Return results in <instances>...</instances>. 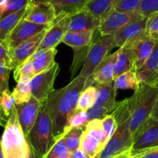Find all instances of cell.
Listing matches in <instances>:
<instances>
[{"label": "cell", "instance_id": "33", "mask_svg": "<svg viewBox=\"0 0 158 158\" xmlns=\"http://www.w3.org/2000/svg\"><path fill=\"white\" fill-rule=\"evenodd\" d=\"M13 71H14L13 77H14L15 81L16 82H18L21 79L26 78V77L32 78L35 75L33 64L28 59Z\"/></svg>", "mask_w": 158, "mask_h": 158}, {"label": "cell", "instance_id": "17", "mask_svg": "<svg viewBox=\"0 0 158 158\" xmlns=\"http://www.w3.org/2000/svg\"><path fill=\"white\" fill-rule=\"evenodd\" d=\"M135 57V68L136 70L143 65L153 51L156 40L149 36L146 31L138 37L132 40Z\"/></svg>", "mask_w": 158, "mask_h": 158}, {"label": "cell", "instance_id": "10", "mask_svg": "<svg viewBox=\"0 0 158 158\" xmlns=\"http://www.w3.org/2000/svg\"><path fill=\"white\" fill-rule=\"evenodd\" d=\"M144 17L137 10L133 12H120L112 10L101 21L98 32L101 36L113 34L127 24Z\"/></svg>", "mask_w": 158, "mask_h": 158}, {"label": "cell", "instance_id": "34", "mask_svg": "<svg viewBox=\"0 0 158 158\" xmlns=\"http://www.w3.org/2000/svg\"><path fill=\"white\" fill-rule=\"evenodd\" d=\"M31 1L32 0H6L2 16L24 10Z\"/></svg>", "mask_w": 158, "mask_h": 158}, {"label": "cell", "instance_id": "8", "mask_svg": "<svg viewBox=\"0 0 158 158\" xmlns=\"http://www.w3.org/2000/svg\"><path fill=\"white\" fill-rule=\"evenodd\" d=\"M51 25H40L22 18L13 31L10 33L4 43L9 51L16 48L23 42L33 37L40 33L48 30Z\"/></svg>", "mask_w": 158, "mask_h": 158}, {"label": "cell", "instance_id": "42", "mask_svg": "<svg viewBox=\"0 0 158 158\" xmlns=\"http://www.w3.org/2000/svg\"><path fill=\"white\" fill-rule=\"evenodd\" d=\"M130 158H158V147L140 150L130 155Z\"/></svg>", "mask_w": 158, "mask_h": 158}, {"label": "cell", "instance_id": "27", "mask_svg": "<svg viewBox=\"0 0 158 158\" xmlns=\"http://www.w3.org/2000/svg\"><path fill=\"white\" fill-rule=\"evenodd\" d=\"M116 2L117 0H92L85 9L102 21L113 10Z\"/></svg>", "mask_w": 158, "mask_h": 158}, {"label": "cell", "instance_id": "37", "mask_svg": "<svg viewBox=\"0 0 158 158\" xmlns=\"http://www.w3.org/2000/svg\"><path fill=\"white\" fill-rule=\"evenodd\" d=\"M142 0H117L113 10L120 12H133L139 9Z\"/></svg>", "mask_w": 158, "mask_h": 158}, {"label": "cell", "instance_id": "48", "mask_svg": "<svg viewBox=\"0 0 158 158\" xmlns=\"http://www.w3.org/2000/svg\"><path fill=\"white\" fill-rule=\"evenodd\" d=\"M6 5V0H0V19L2 16L3 14L4 9H5Z\"/></svg>", "mask_w": 158, "mask_h": 158}, {"label": "cell", "instance_id": "4", "mask_svg": "<svg viewBox=\"0 0 158 158\" xmlns=\"http://www.w3.org/2000/svg\"><path fill=\"white\" fill-rule=\"evenodd\" d=\"M29 144L35 153L43 158L54 143L53 126L46 100L41 102L37 117L28 137Z\"/></svg>", "mask_w": 158, "mask_h": 158}, {"label": "cell", "instance_id": "40", "mask_svg": "<svg viewBox=\"0 0 158 158\" xmlns=\"http://www.w3.org/2000/svg\"><path fill=\"white\" fill-rule=\"evenodd\" d=\"M89 121L92 119H102L106 115L110 114L109 111L100 105L95 104L86 112Z\"/></svg>", "mask_w": 158, "mask_h": 158}, {"label": "cell", "instance_id": "3", "mask_svg": "<svg viewBox=\"0 0 158 158\" xmlns=\"http://www.w3.org/2000/svg\"><path fill=\"white\" fill-rule=\"evenodd\" d=\"M157 95L158 88L139 83L137 89L128 98L130 112L129 130L133 138L150 117Z\"/></svg>", "mask_w": 158, "mask_h": 158}, {"label": "cell", "instance_id": "45", "mask_svg": "<svg viewBox=\"0 0 158 158\" xmlns=\"http://www.w3.org/2000/svg\"><path fill=\"white\" fill-rule=\"evenodd\" d=\"M150 118L158 120V95L155 101L154 106H153V110H152L151 115H150Z\"/></svg>", "mask_w": 158, "mask_h": 158}, {"label": "cell", "instance_id": "41", "mask_svg": "<svg viewBox=\"0 0 158 158\" xmlns=\"http://www.w3.org/2000/svg\"><path fill=\"white\" fill-rule=\"evenodd\" d=\"M89 122L86 112L81 111H76L75 113L71 118L69 123V127H85L86 124Z\"/></svg>", "mask_w": 158, "mask_h": 158}, {"label": "cell", "instance_id": "6", "mask_svg": "<svg viewBox=\"0 0 158 158\" xmlns=\"http://www.w3.org/2000/svg\"><path fill=\"white\" fill-rule=\"evenodd\" d=\"M115 48L116 47L113 34L101 36L98 39L94 40L79 74L86 78L92 76L98 64Z\"/></svg>", "mask_w": 158, "mask_h": 158}, {"label": "cell", "instance_id": "25", "mask_svg": "<svg viewBox=\"0 0 158 158\" xmlns=\"http://www.w3.org/2000/svg\"><path fill=\"white\" fill-rule=\"evenodd\" d=\"M26 9L16 13H11L1 17L0 19V41L4 42L10 33L13 31L18 23L25 14Z\"/></svg>", "mask_w": 158, "mask_h": 158}, {"label": "cell", "instance_id": "26", "mask_svg": "<svg viewBox=\"0 0 158 158\" xmlns=\"http://www.w3.org/2000/svg\"><path fill=\"white\" fill-rule=\"evenodd\" d=\"M16 109V103L10 89L0 93V127H5Z\"/></svg>", "mask_w": 158, "mask_h": 158}, {"label": "cell", "instance_id": "32", "mask_svg": "<svg viewBox=\"0 0 158 158\" xmlns=\"http://www.w3.org/2000/svg\"><path fill=\"white\" fill-rule=\"evenodd\" d=\"M70 152L65 146L62 137L57 139L43 158H68Z\"/></svg>", "mask_w": 158, "mask_h": 158}, {"label": "cell", "instance_id": "43", "mask_svg": "<svg viewBox=\"0 0 158 158\" xmlns=\"http://www.w3.org/2000/svg\"><path fill=\"white\" fill-rule=\"evenodd\" d=\"M0 62L6 64L11 68L10 51L6 44L2 41H0Z\"/></svg>", "mask_w": 158, "mask_h": 158}, {"label": "cell", "instance_id": "31", "mask_svg": "<svg viewBox=\"0 0 158 158\" xmlns=\"http://www.w3.org/2000/svg\"><path fill=\"white\" fill-rule=\"evenodd\" d=\"M96 98L97 92L95 86H86L79 96L76 111L87 112L96 103Z\"/></svg>", "mask_w": 158, "mask_h": 158}, {"label": "cell", "instance_id": "12", "mask_svg": "<svg viewBox=\"0 0 158 158\" xmlns=\"http://www.w3.org/2000/svg\"><path fill=\"white\" fill-rule=\"evenodd\" d=\"M48 30L40 33L39 34L23 42L16 48L9 51L10 60H11L12 70H15L16 68H18L19 65L24 63L29 57H31L34 53L37 51L40 44L41 43L42 40Z\"/></svg>", "mask_w": 158, "mask_h": 158}, {"label": "cell", "instance_id": "29", "mask_svg": "<svg viewBox=\"0 0 158 158\" xmlns=\"http://www.w3.org/2000/svg\"><path fill=\"white\" fill-rule=\"evenodd\" d=\"M85 127H72L68 128L62 136L65 146L70 153L77 150L81 147V139Z\"/></svg>", "mask_w": 158, "mask_h": 158}, {"label": "cell", "instance_id": "39", "mask_svg": "<svg viewBox=\"0 0 158 158\" xmlns=\"http://www.w3.org/2000/svg\"><path fill=\"white\" fill-rule=\"evenodd\" d=\"M12 68L8 64L0 62V93L9 89V79Z\"/></svg>", "mask_w": 158, "mask_h": 158}, {"label": "cell", "instance_id": "49", "mask_svg": "<svg viewBox=\"0 0 158 158\" xmlns=\"http://www.w3.org/2000/svg\"><path fill=\"white\" fill-rule=\"evenodd\" d=\"M1 139V138H0ZM0 158H4L3 155H2V148H1V142H0Z\"/></svg>", "mask_w": 158, "mask_h": 158}, {"label": "cell", "instance_id": "13", "mask_svg": "<svg viewBox=\"0 0 158 158\" xmlns=\"http://www.w3.org/2000/svg\"><path fill=\"white\" fill-rule=\"evenodd\" d=\"M69 15L57 16L54 23L47 30L37 51L56 48L62 43L64 36L69 30Z\"/></svg>", "mask_w": 158, "mask_h": 158}, {"label": "cell", "instance_id": "1", "mask_svg": "<svg viewBox=\"0 0 158 158\" xmlns=\"http://www.w3.org/2000/svg\"><path fill=\"white\" fill-rule=\"evenodd\" d=\"M87 79L78 74L66 86L53 91L47 98L55 141L62 137L69 127L70 121L76 112L79 96L86 87Z\"/></svg>", "mask_w": 158, "mask_h": 158}, {"label": "cell", "instance_id": "2", "mask_svg": "<svg viewBox=\"0 0 158 158\" xmlns=\"http://www.w3.org/2000/svg\"><path fill=\"white\" fill-rule=\"evenodd\" d=\"M111 113L114 115L116 121V130L106 143L97 158L113 157L127 151H130L133 145V136L129 130L130 112L128 98L116 102Z\"/></svg>", "mask_w": 158, "mask_h": 158}, {"label": "cell", "instance_id": "46", "mask_svg": "<svg viewBox=\"0 0 158 158\" xmlns=\"http://www.w3.org/2000/svg\"><path fill=\"white\" fill-rule=\"evenodd\" d=\"M28 158H42L40 156H38L36 153L34 152V150L32 149V147L30 146V150H29V153H28Z\"/></svg>", "mask_w": 158, "mask_h": 158}, {"label": "cell", "instance_id": "28", "mask_svg": "<svg viewBox=\"0 0 158 158\" xmlns=\"http://www.w3.org/2000/svg\"><path fill=\"white\" fill-rule=\"evenodd\" d=\"M139 82L136 75V70L133 69L118 76L113 80V86L118 89H132L136 90L139 87Z\"/></svg>", "mask_w": 158, "mask_h": 158}, {"label": "cell", "instance_id": "21", "mask_svg": "<svg viewBox=\"0 0 158 158\" xmlns=\"http://www.w3.org/2000/svg\"><path fill=\"white\" fill-rule=\"evenodd\" d=\"M93 85L96 89L97 98L95 104L100 105L112 112L116 105V89L113 86V81L106 84H96Z\"/></svg>", "mask_w": 158, "mask_h": 158}, {"label": "cell", "instance_id": "23", "mask_svg": "<svg viewBox=\"0 0 158 158\" xmlns=\"http://www.w3.org/2000/svg\"><path fill=\"white\" fill-rule=\"evenodd\" d=\"M57 51L56 48L37 51L28 60L33 64L35 75L48 68H51L55 64V56Z\"/></svg>", "mask_w": 158, "mask_h": 158}, {"label": "cell", "instance_id": "15", "mask_svg": "<svg viewBox=\"0 0 158 158\" xmlns=\"http://www.w3.org/2000/svg\"><path fill=\"white\" fill-rule=\"evenodd\" d=\"M136 75L139 83L158 88V40L148 59L136 70Z\"/></svg>", "mask_w": 158, "mask_h": 158}, {"label": "cell", "instance_id": "11", "mask_svg": "<svg viewBox=\"0 0 158 158\" xmlns=\"http://www.w3.org/2000/svg\"><path fill=\"white\" fill-rule=\"evenodd\" d=\"M23 18L40 25H52L57 16L51 2L32 0L26 8Z\"/></svg>", "mask_w": 158, "mask_h": 158}, {"label": "cell", "instance_id": "20", "mask_svg": "<svg viewBox=\"0 0 158 158\" xmlns=\"http://www.w3.org/2000/svg\"><path fill=\"white\" fill-rule=\"evenodd\" d=\"M116 55V52L109 54L98 64L92 74L94 83L106 84L113 81V73Z\"/></svg>", "mask_w": 158, "mask_h": 158}, {"label": "cell", "instance_id": "22", "mask_svg": "<svg viewBox=\"0 0 158 158\" xmlns=\"http://www.w3.org/2000/svg\"><path fill=\"white\" fill-rule=\"evenodd\" d=\"M97 30L95 31L68 30L62 39V43L70 46L72 48V49L89 46L95 39V36Z\"/></svg>", "mask_w": 158, "mask_h": 158}, {"label": "cell", "instance_id": "14", "mask_svg": "<svg viewBox=\"0 0 158 158\" xmlns=\"http://www.w3.org/2000/svg\"><path fill=\"white\" fill-rule=\"evenodd\" d=\"M40 105L41 102L33 96L27 102L16 105L19 124L26 139L28 137L29 133L34 125Z\"/></svg>", "mask_w": 158, "mask_h": 158}, {"label": "cell", "instance_id": "5", "mask_svg": "<svg viewBox=\"0 0 158 158\" xmlns=\"http://www.w3.org/2000/svg\"><path fill=\"white\" fill-rule=\"evenodd\" d=\"M4 158H28L30 144L26 139L15 109L0 139Z\"/></svg>", "mask_w": 158, "mask_h": 158}, {"label": "cell", "instance_id": "30", "mask_svg": "<svg viewBox=\"0 0 158 158\" xmlns=\"http://www.w3.org/2000/svg\"><path fill=\"white\" fill-rule=\"evenodd\" d=\"M30 77H26L19 80L16 82V87L11 92L12 96L14 99L16 105L22 104L27 102L32 97L31 90H30Z\"/></svg>", "mask_w": 158, "mask_h": 158}, {"label": "cell", "instance_id": "19", "mask_svg": "<svg viewBox=\"0 0 158 158\" xmlns=\"http://www.w3.org/2000/svg\"><path fill=\"white\" fill-rule=\"evenodd\" d=\"M70 16L69 30L95 31L98 30L101 21L85 9Z\"/></svg>", "mask_w": 158, "mask_h": 158}, {"label": "cell", "instance_id": "47", "mask_svg": "<svg viewBox=\"0 0 158 158\" xmlns=\"http://www.w3.org/2000/svg\"><path fill=\"white\" fill-rule=\"evenodd\" d=\"M111 158H130V151H127L123 153L113 156Z\"/></svg>", "mask_w": 158, "mask_h": 158}, {"label": "cell", "instance_id": "18", "mask_svg": "<svg viewBox=\"0 0 158 158\" xmlns=\"http://www.w3.org/2000/svg\"><path fill=\"white\" fill-rule=\"evenodd\" d=\"M116 60L113 73V80L123 73L135 68V57L133 48V42L130 41L118 48L116 51Z\"/></svg>", "mask_w": 158, "mask_h": 158}, {"label": "cell", "instance_id": "9", "mask_svg": "<svg viewBox=\"0 0 158 158\" xmlns=\"http://www.w3.org/2000/svg\"><path fill=\"white\" fill-rule=\"evenodd\" d=\"M156 147H158V120L150 117L135 135L130 155Z\"/></svg>", "mask_w": 158, "mask_h": 158}, {"label": "cell", "instance_id": "36", "mask_svg": "<svg viewBox=\"0 0 158 158\" xmlns=\"http://www.w3.org/2000/svg\"><path fill=\"white\" fill-rule=\"evenodd\" d=\"M146 33L155 40H158V11L151 13L147 17Z\"/></svg>", "mask_w": 158, "mask_h": 158}, {"label": "cell", "instance_id": "51", "mask_svg": "<svg viewBox=\"0 0 158 158\" xmlns=\"http://www.w3.org/2000/svg\"><path fill=\"white\" fill-rule=\"evenodd\" d=\"M68 158H69V157H68Z\"/></svg>", "mask_w": 158, "mask_h": 158}, {"label": "cell", "instance_id": "35", "mask_svg": "<svg viewBox=\"0 0 158 158\" xmlns=\"http://www.w3.org/2000/svg\"><path fill=\"white\" fill-rule=\"evenodd\" d=\"M102 120V130L105 133V136H106V140H109L114 133L115 132L117 128V123L115 121V118L114 115L112 113L109 114V115H106Z\"/></svg>", "mask_w": 158, "mask_h": 158}, {"label": "cell", "instance_id": "16", "mask_svg": "<svg viewBox=\"0 0 158 158\" xmlns=\"http://www.w3.org/2000/svg\"><path fill=\"white\" fill-rule=\"evenodd\" d=\"M146 23L147 17H141L127 24L113 33L115 47L121 48L125 44L136 39L139 35L143 33L146 30Z\"/></svg>", "mask_w": 158, "mask_h": 158}, {"label": "cell", "instance_id": "7", "mask_svg": "<svg viewBox=\"0 0 158 158\" xmlns=\"http://www.w3.org/2000/svg\"><path fill=\"white\" fill-rule=\"evenodd\" d=\"M60 71L58 63L55 62L51 68L33 76L30 80L32 96L40 102L47 100L50 94L54 90V85Z\"/></svg>", "mask_w": 158, "mask_h": 158}, {"label": "cell", "instance_id": "38", "mask_svg": "<svg viewBox=\"0 0 158 158\" xmlns=\"http://www.w3.org/2000/svg\"><path fill=\"white\" fill-rule=\"evenodd\" d=\"M138 11L144 17L158 11V0H142Z\"/></svg>", "mask_w": 158, "mask_h": 158}, {"label": "cell", "instance_id": "44", "mask_svg": "<svg viewBox=\"0 0 158 158\" xmlns=\"http://www.w3.org/2000/svg\"><path fill=\"white\" fill-rule=\"evenodd\" d=\"M69 158H91L81 148H78L70 153Z\"/></svg>", "mask_w": 158, "mask_h": 158}, {"label": "cell", "instance_id": "24", "mask_svg": "<svg viewBox=\"0 0 158 158\" xmlns=\"http://www.w3.org/2000/svg\"><path fill=\"white\" fill-rule=\"evenodd\" d=\"M92 0H49L54 6L56 16L72 15L86 7Z\"/></svg>", "mask_w": 158, "mask_h": 158}, {"label": "cell", "instance_id": "50", "mask_svg": "<svg viewBox=\"0 0 158 158\" xmlns=\"http://www.w3.org/2000/svg\"><path fill=\"white\" fill-rule=\"evenodd\" d=\"M33 1H42L43 2V1H49V0H33Z\"/></svg>", "mask_w": 158, "mask_h": 158}]
</instances>
